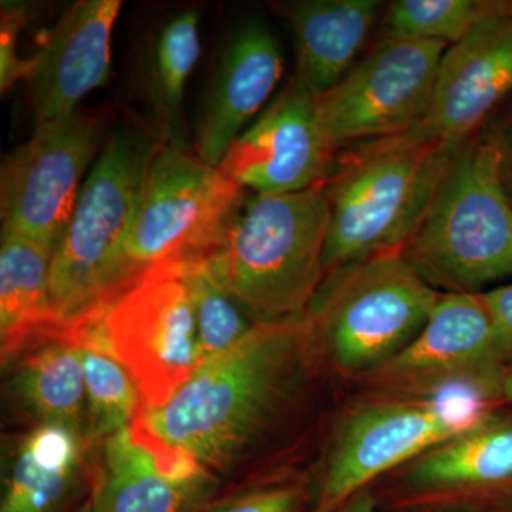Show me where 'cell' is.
<instances>
[{
	"label": "cell",
	"instance_id": "27",
	"mask_svg": "<svg viewBox=\"0 0 512 512\" xmlns=\"http://www.w3.org/2000/svg\"><path fill=\"white\" fill-rule=\"evenodd\" d=\"M313 494L298 481L259 485L220 500L210 501L200 512H305Z\"/></svg>",
	"mask_w": 512,
	"mask_h": 512
},
{
	"label": "cell",
	"instance_id": "11",
	"mask_svg": "<svg viewBox=\"0 0 512 512\" xmlns=\"http://www.w3.org/2000/svg\"><path fill=\"white\" fill-rule=\"evenodd\" d=\"M106 138V120L96 113L76 111L36 126L2 163V231L56 248Z\"/></svg>",
	"mask_w": 512,
	"mask_h": 512
},
{
	"label": "cell",
	"instance_id": "33",
	"mask_svg": "<svg viewBox=\"0 0 512 512\" xmlns=\"http://www.w3.org/2000/svg\"><path fill=\"white\" fill-rule=\"evenodd\" d=\"M500 394L505 402L512 403V367L500 380Z\"/></svg>",
	"mask_w": 512,
	"mask_h": 512
},
{
	"label": "cell",
	"instance_id": "17",
	"mask_svg": "<svg viewBox=\"0 0 512 512\" xmlns=\"http://www.w3.org/2000/svg\"><path fill=\"white\" fill-rule=\"evenodd\" d=\"M495 362H500L495 330L483 295L447 292L416 338L376 372L394 382L421 383L430 392L476 380L471 373Z\"/></svg>",
	"mask_w": 512,
	"mask_h": 512
},
{
	"label": "cell",
	"instance_id": "9",
	"mask_svg": "<svg viewBox=\"0 0 512 512\" xmlns=\"http://www.w3.org/2000/svg\"><path fill=\"white\" fill-rule=\"evenodd\" d=\"M101 332L147 409L173 399L202 365L184 262L151 266L110 303Z\"/></svg>",
	"mask_w": 512,
	"mask_h": 512
},
{
	"label": "cell",
	"instance_id": "22",
	"mask_svg": "<svg viewBox=\"0 0 512 512\" xmlns=\"http://www.w3.org/2000/svg\"><path fill=\"white\" fill-rule=\"evenodd\" d=\"M55 248L2 231L0 245V352L9 367L39 343L64 330L50 303Z\"/></svg>",
	"mask_w": 512,
	"mask_h": 512
},
{
	"label": "cell",
	"instance_id": "20",
	"mask_svg": "<svg viewBox=\"0 0 512 512\" xmlns=\"http://www.w3.org/2000/svg\"><path fill=\"white\" fill-rule=\"evenodd\" d=\"M87 451L76 431L36 424L9 454L0 512H72L84 478L89 480Z\"/></svg>",
	"mask_w": 512,
	"mask_h": 512
},
{
	"label": "cell",
	"instance_id": "8",
	"mask_svg": "<svg viewBox=\"0 0 512 512\" xmlns=\"http://www.w3.org/2000/svg\"><path fill=\"white\" fill-rule=\"evenodd\" d=\"M245 195L247 191L195 150L163 144L138 198L124 255L128 274L136 279L151 266L210 258Z\"/></svg>",
	"mask_w": 512,
	"mask_h": 512
},
{
	"label": "cell",
	"instance_id": "15",
	"mask_svg": "<svg viewBox=\"0 0 512 512\" xmlns=\"http://www.w3.org/2000/svg\"><path fill=\"white\" fill-rule=\"evenodd\" d=\"M119 0L70 6L30 57L26 84L36 126L79 111L80 101L109 82Z\"/></svg>",
	"mask_w": 512,
	"mask_h": 512
},
{
	"label": "cell",
	"instance_id": "1",
	"mask_svg": "<svg viewBox=\"0 0 512 512\" xmlns=\"http://www.w3.org/2000/svg\"><path fill=\"white\" fill-rule=\"evenodd\" d=\"M313 340L306 315L259 325L237 348L202 363L170 402L141 417L215 477L228 474L291 402Z\"/></svg>",
	"mask_w": 512,
	"mask_h": 512
},
{
	"label": "cell",
	"instance_id": "2",
	"mask_svg": "<svg viewBox=\"0 0 512 512\" xmlns=\"http://www.w3.org/2000/svg\"><path fill=\"white\" fill-rule=\"evenodd\" d=\"M161 146L141 120H124L107 136L53 252L50 303L64 326L100 319L134 281L124 255L144 178Z\"/></svg>",
	"mask_w": 512,
	"mask_h": 512
},
{
	"label": "cell",
	"instance_id": "3",
	"mask_svg": "<svg viewBox=\"0 0 512 512\" xmlns=\"http://www.w3.org/2000/svg\"><path fill=\"white\" fill-rule=\"evenodd\" d=\"M457 148L416 127L339 151L323 181L329 207L325 274L402 252Z\"/></svg>",
	"mask_w": 512,
	"mask_h": 512
},
{
	"label": "cell",
	"instance_id": "28",
	"mask_svg": "<svg viewBox=\"0 0 512 512\" xmlns=\"http://www.w3.org/2000/svg\"><path fill=\"white\" fill-rule=\"evenodd\" d=\"M30 8L22 3H5L2 6V28H0V90L2 94L12 89L13 84L28 77L30 60L22 59L18 53L19 33L29 22Z\"/></svg>",
	"mask_w": 512,
	"mask_h": 512
},
{
	"label": "cell",
	"instance_id": "21",
	"mask_svg": "<svg viewBox=\"0 0 512 512\" xmlns=\"http://www.w3.org/2000/svg\"><path fill=\"white\" fill-rule=\"evenodd\" d=\"M200 57V15L195 9L181 10L158 23L138 52L137 87L150 114V126L164 146L194 150L188 140L184 96Z\"/></svg>",
	"mask_w": 512,
	"mask_h": 512
},
{
	"label": "cell",
	"instance_id": "25",
	"mask_svg": "<svg viewBox=\"0 0 512 512\" xmlns=\"http://www.w3.org/2000/svg\"><path fill=\"white\" fill-rule=\"evenodd\" d=\"M202 363L224 355L258 328L237 299L221 284L205 261L185 264Z\"/></svg>",
	"mask_w": 512,
	"mask_h": 512
},
{
	"label": "cell",
	"instance_id": "32",
	"mask_svg": "<svg viewBox=\"0 0 512 512\" xmlns=\"http://www.w3.org/2000/svg\"><path fill=\"white\" fill-rule=\"evenodd\" d=\"M394 512H473L474 507H413L392 508Z\"/></svg>",
	"mask_w": 512,
	"mask_h": 512
},
{
	"label": "cell",
	"instance_id": "7",
	"mask_svg": "<svg viewBox=\"0 0 512 512\" xmlns=\"http://www.w3.org/2000/svg\"><path fill=\"white\" fill-rule=\"evenodd\" d=\"M476 380L443 384L412 402L369 407L336 440L311 512H335L393 468L488 424Z\"/></svg>",
	"mask_w": 512,
	"mask_h": 512
},
{
	"label": "cell",
	"instance_id": "26",
	"mask_svg": "<svg viewBox=\"0 0 512 512\" xmlns=\"http://www.w3.org/2000/svg\"><path fill=\"white\" fill-rule=\"evenodd\" d=\"M500 0H397L386 13V36L456 45Z\"/></svg>",
	"mask_w": 512,
	"mask_h": 512
},
{
	"label": "cell",
	"instance_id": "24",
	"mask_svg": "<svg viewBox=\"0 0 512 512\" xmlns=\"http://www.w3.org/2000/svg\"><path fill=\"white\" fill-rule=\"evenodd\" d=\"M73 339L82 356L87 447L127 429L146 410L136 380L107 348L99 330H79Z\"/></svg>",
	"mask_w": 512,
	"mask_h": 512
},
{
	"label": "cell",
	"instance_id": "31",
	"mask_svg": "<svg viewBox=\"0 0 512 512\" xmlns=\"http://www.w3.org/2000/svg\"><path fill=\"white\" fill-rule=\"evenodd\" d=\"M335 512H380V504L370 488L356 494L345 504L340 505Z\"/></svg>",
	"mask_w": 512,
	"mask_h": 512
},
{
	"label": "cell",
	"instance_id": "29",
	"mask_svg": "<svg viewBox=\"0 0 512 512\" xmlns=\"http://www.w3.org/2000/svg\"><path fill=\"white\" fill-rule=\"evenodd\" d=\"M495 330L500 362H512V284L481 292Z\"/></svg>",
	"mask_w": 512,
	"mask_h": 512
},
{
	"label": "cell",
	"instance_id": "30",
	"mask_svg": "<svg viewBox=\"0 0 512 512\" xmlns=\"http://www.w3.org/2000/svg\"><path fill=\"white\" fill-rule=\"evenodd\" d=\"M500 154L501 180L512 202V113L500 127L491 130Z\"/></svg>",
	"mask_w": 512,
	"mask_h": 512
},
{
	"label": "cell",
	"instance_id": "4",
	"mask_svg": "<svg viewBox=\"0 0 512 512\" xmlns=\"http://www.w3.org/2000/svg\"><path fill=\"white\" fill-rule=\"evenodd\" d=\"M328 229L323 183L291 194H247L205 262L258 325L301 318L325 281Z\"/></svg>",
	"mask_w": 512,
	"mask_h": 512
},
{
	"label": "cell",
	"instance_id": "16",
	"mask_svg": "<svg viewBox=\"0 0 512 512\" xmlns=\"http://www.w3.org/2000/svg\"><path fill=\"white\" fill-rule=\"evenodd\" d=\"M284 73L281 46L264 20L249 19L222 46L202 101L194 150L218 167L228 148L265 106Z\"/></svg>",
	"mask_w": 512,
	"mask_h": 512
},
{
	"label": "cell",
	"instance_id": "6",
	"mask_svg": "<svg viewBox=\"0 0 512 512\" xmlns=\"http://www.w3.org/2000/svg\"><path fill=\"white\" fill-rule=\"evenodd\" d=\"M441 295L393 252L326 275L305 315L342 372H376L416 338Z\"/></svg>",
	"mask_w": 512,
	"mask_h": 512
},
{
	"label": "cell",
	"instance_id": "34",
	"mask_svg": "<svg viewBox=\"0 0 512 512\" xmlns=\"http://www.w3.org/2000/svg\"><path fill=\"white\" fill-rule=\"evenodd\" d=\"M72 512H93L92 498H90L89 493L77 504V507Z\"/></svg>",
	"mask_w": 512,
	"mask_h": 512
},
{
	"label": "cell",
	"instance_id": "19",
	"mask_svg": "<svg viewBox=\"0 0 512 512\" xmlns=\"http://www.w3.org/2000/svg\"><path fill=\"white\" fill-rule=\"evenodd\" d=\"M274 8L288 23L296 53L293 76L313 94L329 92L355 66L372 35L377 0H292Z\"/></svg>",
	"mask_w": 512,
	"mask_h": 512
},
{
	"label": "cell",
	"instance_id": "5",
	"mask_svg": "<svg viewBox=\"0 0 512 512\" xmlns=\"http://www.w3.org/2000/svg\"><path fill=\"white\" fill-rule=\"evenodd\" d=\"M400 254L437 291L481 293L512 278V202L491 130L458 146Z\"/></svg>",
	"mask_w": 512,
	"mask_h": 512
},
{
	"label": "cell",
	"instance_id": "13",
	"mask_svg": "<svg viewBox=\"0 0 512 512\" xmlns=\"http://www.w3.org/2000/svg\"><path fill=\"white\" fill-rule=\"evenodd\" d=\"M316 97L295 76L239 134L218 165L242 190L282 195L322 184L335 154L320 134Z\"/></svg>",
	"mask_w": 512,
	"mask_h": 512
},
{
	"label": "cell",
	"instance_id": "14",
	"mask_svg": "<svg viewBox=\"0 0 512 512\" xmlns=\"http://www.w3.org/2000/svg\"><path fill=\"white\" fill-rule=\"evenodd\" d=\"M512 92V20L504 0L441 57L429 110L420 130L460 146L483 130Z\"/></svg>",
	"mask_w": 512,
	"mask_h": 512
},
{
	"label": "cell",
	"instance_id": "12",
	"mask_svg": "<svg viewBox=\"0 0 512 512\" xmlns=\"http://www.w3.org/2000/svg\"><path fill=\"white\" fill-rule=\"evenodd\" d=\"M89 448L93 512H200L218 485L197 458L165 443L141 416Z\"/></svg>",
	"mask_w": 512,
	"mask_h": 512
},
{
	"label": "cell",
	"instance_id": "10",
	"mask_svg": "<svg viewBox=\"0 0 512 512\" xmlns=\"http://www.w3.org/2000/svg\"><path fill=\"white\" fill-rule=\"evenodd\" d=\"M448 45L386 36L329 92L315 100L323 141L333 154L407 133L429 110Z\"/></svg>",
	"mask_w": 512,
	"mask_h": 512
},
{
	"label": "cell",
	"instance_id": "18",
	"mask_svg": "<svg viewBox=\"0 0 512 512\" xmlns=\"http://www.w3.org/2000/svg\"><path fill=\"white\" fill-rule=\"evenodd\" d=\"M512 480V426L490 424L427 451L410 467L390 508L474 507Z\"/></svg>",
	"mask_w": 512,
	"mask_h": 512
},
{
	"label": "cell",
	"instance_id": "23",
	"mask_svg": "<svg viewBox=\"0 0 512 512\" xmlns=\"http://www.w3.org/2000/svg\"><path fill=\"white\" fill-rule=\"evenodd\" d=\"M9 393L36 424L62 426L83 437L86 394L79 343L64 328L19 357ZM84 440V439H83Z\"/></svg>",
	"mask_w": 512,
	"mask_h": 512
},
{
	"label": "cell",
	"instance_id": "35",
	"mask_svg": "<svg viewBox=\"0 0 512 512\" xmlns=\"http://www.w3.org/2000/svg\"><path fill=\"white\" fill-rule=\"evenodd\" d=\"M505 12L512 20V0H504Z\"/></svg>",
	"mask_w": 512,
	"mask_h": 512
}]
</instances>
